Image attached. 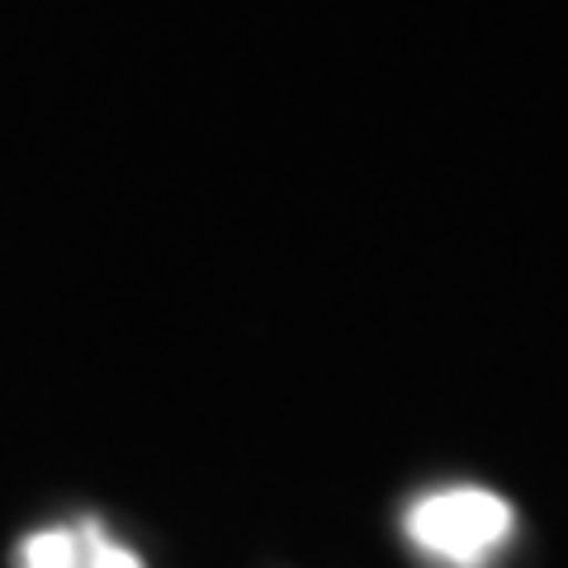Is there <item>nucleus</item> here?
Listing matches in <instances>:
<instances>
[{
    "instance_id": "f03ea898",
    "label": "nucleus",
    "mask_w": 568,
    "mask_h": 568,
    "mask_svg": "<svg viewBox=\"0 0 568 568\" xmlns=\"http://www.w3.org/2000/svg\"><path fill=\"white\" fill-rule=\"evenodd\" d=\"M20 568H85L81 530H39L20 545Z\"/></svg>"
},
{
    "instance_id": "7ed1b4c3",
    "label": "nucleus",
    "mask_w": 568,
    "mask_h": 568,
    "mask_svg": "<svg viewBox=\"0 0 568 568\" xmlns=\"http://www.w3.org/2000/svg\"><path fill=\"white\" fill-rule=\"evenodd\" d=\"M81 545H85V568H142L123 545H110V540H104L95 521H85V526H81Z\"/></svg>"
},
{
    "instance_id": "f257e3e1",
    "label": "nucleus",
    "mask_w": 568,
    "mask_h": 568,
    "mask_svg": "<svg viewBox=\"0 0 568 568\" xmlns=\"http://www.w3.org/2000/svg\"><path fill=\"white\" fill-rule=\"evenodd\" d=\"M407 530L432 555L474 564L511 536V507L488 488H446L413 507Z\"/></svg>"
}]
</instances>
